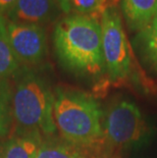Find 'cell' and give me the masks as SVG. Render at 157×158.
Segmentation results:
<instances>
[{"label": "cell", "mask_w": 157, "mask_h": 158, "mask_svg": "<svg viewBox=\"0 0 157 158\" xmlns=\"http://www.w3.org/2000/svg\"><path fill=\"white\" fill-rule=\"evenodd\" d=\"M52 38L58 61L66 70L84 77L106 70L100 19L68 13L55 23Z\"/></svg>", "instance_id": "1"}, {"label": "cell", "mask_w": 157, "mask_h": 158, "mask_svg": "<svg viewBox=\"0 0 157 158\" xmlns=\"http://www.w3.org/2000/svg\"><path fill=\"white\" fill-rule=\"evenodd\" d=\"M12 114L14 130L52 134L54 95L47 81L33 68L22 66L13 76Z\"/></svg>", "instance_id": "2"}, {"label": "cell", "mask_w": 157, "mask_h": 158, "mask_svg": "<svg viewBox=\"0 0 157 158\" xmlns=\"http://www.w3.org/2000/svg\"><path fill=\"white\" fill-rule=\"evenodd\" d=\"M53 118L61 136L72 145L90 146L102 136L99 105L91 96L80 91H56Z\"/></svg>", "instance_id": "3"}, {"label": "cell", "mask_w": 157, "mask_h": 158, "mask_svg": "<svg viewBox=\"0 0 157 158\" xmlns=\"http://www.w3.org/2000/svg\"><path fill=\"white\" fill-rule=\"evenodd\" d=\"M105 69L113 80L125 79L131 69V53L121 12L110 4L100 19Z\"/></svg>", "instance_id": "4"}, {"label": "cell", "mask_w": 157, "mask_h": 158, "mask_svg": "<svg viewBox=\"0 0 157 158\" xmlns=\"http://www.w3.org/2000/svg\"><path fill=\"white\" fill-rule=\"evenodd\" d=\"M9 42L22 66L33 68L40 64L47 55V36L38 23L6 22Z\"/></svg>", "instance_id": "5"}, {"label": "cell", "mask_w": 157, "mask_h": 158, "mask_svg": "<svg viewBox=\"0 0 157 158\" xmlns=\"http://www.w3.org/2000/svg\"><path fill=\"white\" fill-rule=\"evenodd\" d=\"M105 130L111 143L130 145L145 136L147 127L138 106L128 100H122L110 108Z\"/></svg>", "instance_id": "6"}, {"label": "cell", "mask_w": 157, "mask_h": 158, "mask_svg": "<svg viewBox=\"0 0 157 158\" xmlns=\"http://www.w3.org/2000/svg\"><path fill=\"white\" fill-rule=\"evenodd\" d=\"M60 11L58 0H18L6 16L10 22L42 26L57 19Z\"/></svg>", "instance_id": "7"}, {"label": "cell", "mask_w": 157, "mask_h": 158, "mask_svg": "<svg viewBox=\"0 0 157 158\" xmlns=\"http://www.w3.org/2000/svg\"><path fill=\"white\" fill-rule=\"evenodd\" d=\"M40 144V133L14 130L0 143V158H36Z\"/></svg>", "instance_id": "8"}, {"label": "cell", "mask_w": 157, "mask_h": 158, "mask_svg": "<svg viewBox=\"0 0 157 158\" xmlns=\"http://www.w3.org/2000/svg\"><path fill=\"white\" fill-rule=\"evenodd\" d=\"M121 9L131 31L146 28L157 13V0H121Z\"/></svg>", "instance_id": "9"}, {"label": "cell", "mask_w": 157, "mask_h": 158, "mask_svg": "<svg viewBox=\"0 0 157 158\" xmlns=\"http://www.w3.org/2000/svg\"><path fill=\"white\" fill-rule=\"evenodd\" d=\"M134 45L144 64L157 75V16L134 39Z\"/></svg>", "instance_id": "10"}, {"label": "cell", "mask_w": 157, "mask_h": 158, "mask_svg": "<svg viewBox=\"0 0 157 158\" xmlns=\"http://www.w3.org/2000/svg\"><path fill=\"white\" fill-rule=\"evenodd\" d=\"M22 68L9 42L6 21L0 16V80L13 77Z\"/></svg>", "instance_id": "11"}, {"label": "cell", "mask_w": 157, "mask_h": 158, "mask_svg": "<svg viewBox=\"0 0 157 158\" xmlns=\"http://www.w3.org/2000/svg\"><path fill=\"white\" fill-rule=\"evenodd\" d=\"M12 120V87L7 80H0V139L9 134Z\"/></svg>", "instance_id": "12"}, {"label": "cell", "mask_w": 157, "mask_h": 158, "mask_svg": "<svg viewBox=\"0 0 157 158\" xmlns=\"http://www.w3.org/2000/svg\"><path fill=\"white\" fill-rule=\"evenodd\" d=\"M36 158H84L72 144L53 140L41 142Z\"/></svg>", "instance_id": "13"}, {"label": "cell", "mask_w": 157, "mask_h": 158, "mask_svg": "<svg viewBox=\"0 0 157 158\" xmlns=\"http://www.w3.org/2000/svg\"><path fill=\"white\" fill-rule=\"evenodd\" d=\"M109 5L108 0H71L69 13H78L101 19L103 12Z\"/></svg>", "instance_id": "14"}, {"label": "cell", "mask_w": 157, "mask_h": 158, "mask_svg": "<svg viewBox=\"0 0 157 158\" xmlns=\"http://www.w3.org/2000/svg\"><path fill=\"white\" fill-rule=\"evenodd\" d=\"M18 0H0V16L6 15Z\"/></svg>", "instance_id": "15"}, {"label": "cell", "mask_w": 157, "mask_h": 158, "mask_svg": "<svg viewBox=\"0 0 157 158\" xmlns=\"http://www.w3.org/2000/svg\"><path fill=\"white\" fill-rule=\"evenodd\" d=\"M59 4H60L61 10L63 12H65L66 15L69 13V3H71V0H58Z\"/></svg>", "instance_id": "16"}, {"label": "cell", "mask_w": 157, "mask_h": 158, "mask_svg": "<svg viewBox=\"0 0 157 158\" xmlns=\"http://www.w3.org/2000/svg\"><path fill=\"white\" fill-rule=\"evenodd\" d=\"M156 16H157V13H156Z\"/></svg>", "instance_id": "17"}]
</instances>
